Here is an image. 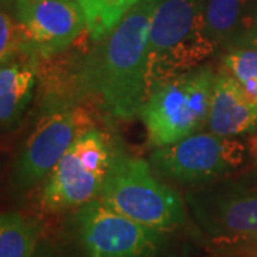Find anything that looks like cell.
Here are the masks:
<instances>
[{"label": "cell", "instance_id": "15", "mask_svg": "<svg viewBox=\"0 0 257 257\" xmlns=\"http://www.w3.org/2000/svg\"><path fill=\"white\" fill-rule=\"evenodd\" d=\"M80 6L86 32L93 40L100 39L110 33L124 15L142 0H76Z\"/></svg>", "mask_w": 257, "mask_h": 257}, {"label": "cell", "instance_id": "2", "mask_svg": "<svg viewBox=\"0 0 257 257\" xmlns=\"http://www.w3.org/2000/svg\"><path fill=\"white\" fill-rule=\"evenodd\" d=\"M216 50L206 0H157L147 46L146 99L159 84L200 67Z\"/></svg>", "mask_w": 257, "mask_h": 257}, {"label": "cell", "instance_id": "8", "mask_svg": "<svg viewBox=\"0 0 257 257\" xmlns=\"http://www.w3.org/2000/svg\"><path fill=\"white\" fill-rule=\"evenodd\" d=\"M92 120L80 107L57 110L37 123L12 169V186L25 190L45 180Z\"/></svg>", "mask_w": 257, "mask_h": 257}, {"label": "cell", "instance_id": "9", "mask_svg": "<svg viewBox=\"0 0 257 257\" xmlns=\"http://www.w3.org/2000/svg\"><path fill=\"white\" fill-rule=\"evenodd\" d=\"M13 10L39 57L63 52L86 30L76 0H13Z\"/></svg>", "mask_w": 257, "mask_h": 257}, {"label": "cell", "instance_id": "5", "mask_svg": "<svg viewBox=\"0 0 257 257\" xmlns=\"http://www.w3.org/2000/svg\"><path fill=\"white\" fill-rule=\"evenodd\" d=\"M99 200L128 219L157 231L177 229L184 220L180 196L152 175L145 160L120 155Z\"/></svg>", "mask_w": 257, "mask_h": 257}, {"label": "cell", "instance_id": "3", "mask_svg": "<svg viewBox=\"0 0 257 257\" xmlns=\"http://www.w3.org/2000/svg\"><path fill=\"white\" fill-rule=\"evenodd\" d=\"M216 74L200 66L159 84L140 109L150 145L177 143L207 126Z\"/></svg>", "mask_w": 257, "mask_h": 257}, {"label": "cell", "instance_id": "11", "mask_svg": "<svg viewBox=\"0 0 257 257\" xmlns=\"http://www.w3.org/2000/svg\"><path fill=\"white\" fill-rule=\"evenodd\" d=\"M207 127L221 138H239L257 130V104L223 70L216 74Z\"/></svg>", "mask_w": 257, "mask_h": 257}, {"label": "cell", "instance_id": "13", "mask_svg": "<svg viewBox=\"0 0 257 257\" xmlns=\"http://www.w3.org/2000/svg\"><path fill=\"white\" fill-rule=\"evenodd\" d=\"M257 20V0H206V23L217 49L237 47Z\"/></svg>", "mask_w": 257, "mask_h": 257}, {"label": "cell", "instance_id": "10", "mask_svg": "<svg viewBox=\"0 0 257 257\" xmlns=\"http://www.w3.org/2000/svg\"><path fill=\"white\" fill-rule=\"evenodd\" d=\"M203 226L226 243H257V194H214L207 199L190 197Z\"/></svg>", "mask_w": 257, "mask_h": 257}, {"label": "cell", "instance_id": "1", "mask_svg": "<svg viewBox=\"0 0 257 257\" xmlns=\"http://www.w3.org/2000/svg\"><path fill=\"white\" fill-rule=\"evenodd\" d=\"M157 0H142L99 40L86 67V87L119 119L140 113L146 100L147 46Z\"/></svg>", "mask_w": 257, "mask_h": 257}, {"label": "cell", "instance_id": "6", "mask_svg": "<svg viewBox=\"0 0 257 257\" xmlns=\"http://www.w3.org/2000/svg\"><path fill=\"white\" fill-rule=\"evenodd\" d=\"M74 224L86 257H153L163 244L162 231L136 223L99 199L79 207Z\"/></svg>", "mask_w": 257, "mask_h": 257}, {"label": "cell", "instance_id": "18", "mask_svg": "<svg viewBox=\"0 0 257 257\" xmlns=\"http://www.w3.org/2000/svg\"><path fill=\"white\" fill-rule=\"evenodd\" d=\"M244 46L256 47L257 49V20H256V23H254V26H253L251 30L247 33V36L241 40V43H240L237 47H244Z\"/></svg>", "mask_w": 257, "mask_h": 257}, {"label": "cell", "instance_id": "7", "mask_svg": "<svg viewBox=\"0 0 257 257\" xmlns=\"http://www.w3.org/2000/svg\"><path fill=\"white\" fill-rule=\"evenodd\" d=\"M246 146L236 138L196 133L169 146L156 147L152 163L159 173L183 183H207L237 169Z\"/></svg>", "mask_w": 257, "mask_h": 257}, {"label": "cell", "instance_id": "4", "mask_svg": "<svg viewBox=\"0 0 257 257\" xmlns=\"http://www.w3.org/2000/svg\"><path fill=\"white\" fill-rule=\"evenodd\" d=\"M121 155L111 138L99 128L82 133L49 175L40 194L47 211L79 209L99 199Z\"/></svg>", "mask_w": 257, "mask_h": 257}, {"label": "cell", "instance_id": "20", "mask_svg": "<svg viewBox=\"0 0 257 257\" xmlns=\"http://www.w3.org/2000/svg\"><path fill=\"white\" fill-rule=\"evenodd\" d=\"M244 257H256V256H254V254H251V253H248V254H246Z\"/></svg>", "mask_w": 257, "mask_h": 257}, {"label": "cell", "instance_id": "19", "mask_svg": "<svg viewBox=\"0 0 257 257\" xmlns=\"http://www.w3.org/2000/svg\"><path fill=\"white\" fill-rule=\"evenodd\" d=\"M35 257H57V256H56L55 250L52 248L50 244L43 243V244H42V247H37L36 253H35Z\"/></svg>", "mask_w": 257, "mask_h": 257}, {"label": "cell", "instance_id": "12", "mask_svg": "<svg viewBox=\"0 0 257 257\" xmlns=\"http://www.w3.org/2000/svg\"><path fill=\"white\" fill-rule=\"evenodd\" d=\"M39 56L23 52L0 69V123L6 132L18 124L32 99Z\"/></svg>", "mask_w": 257, "mask_h": 257}, {"label": "cell", "instance_id": "17", "mask_svg": "<svg viewBox=\"0 0 257 257\" xmlns=\"http://www.w3.org/2000/svg\"><path fill=\"white\" fill-rule=\"evenodd\" d=\"M33 52L29 37L19 20L6 13L5 9L0 13V60L2 64L9 63L23 52Z\"/></svg>", "mask_w": 257, "mask_h": 257}, {"label": "cell", "instance_id": "16", "mask_svg": "<svg viewBox=\"0 0 257 257\" xmlns=\"http://www.w3.org/2000/svg\"><path fill=\"white\" fill-rule=\"evenodd\" d=\"M221 70L239 84L248 100L257 104V49L233 47L221 56Z\"/></svg>", "mask_w": 257, "mask_h": 257}, {"label": "cell", "instance_id": "21", "mask_svg": "<svg viewBox=\"0 0 257 257\" xmlns=\"http://www.w3.org/2000/svg\"><path fill=\"white\" fill-rule=\"evenodd\" d=\"M251 254H254V256L257 257V250H253V251H251Z\"/></svg>", "mask_w": 257, "mask_h": 257}, {"label": "cell", "instance_id": "14", "mask_svg": "<svg viewBox=\"0 0 257 257\" xmlns=\"http://www.w3.org/2000/svg\"><path fill=\"white\" fill-rule=\"evenodd\" d=\"M40 223L18 211L0 217V257H35Z\"/></svg>", "mask_w": 257, "mask_h": 257}]
</instances>
